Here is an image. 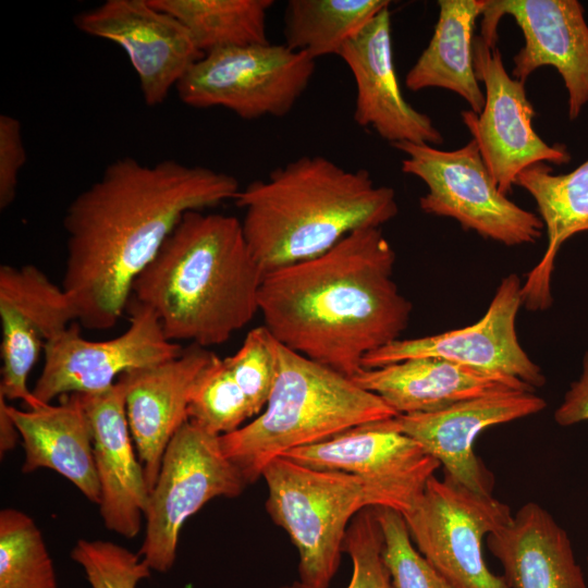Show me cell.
Listing matches in <instances>:
<instances>
[{
  "instance_id": "1",
  "label": "cell",
  "mask_w": 588,
  "mask_h": 588,
  "mask_svg": "<svg viewBox=\"0 0 588 588\" xmlns=\"http://www.w3.org/2000/svg\"><path fill=\"white\" fill-rule=\"evenodd\" d=\"M236 177L167 159H115L68 206L62 287L88 330L117 324L136 278L182 217L235 198Z\"/></svg>"
},
{
  "instance_id": "2",
  "label": "cell",
  "mask_w": 588,
  "mask_h": 588,
  "mask_svg": "<svg viewBox=\"0 0 588 588\" xmlns=\"http://www.w3.org/2000/svg\"><path fill=\"white\" fill-rule=\"evenodd\" d=\"M395 253L380 228L265 274L259 313L281 344L350 378L364 357L400 339L412 304L392 279Z\"/></svg>"
},
{
  "instance_id": "3",
  "label": "cell",
  "mask_w": 588,
  "mask_h": 588,
  "mask_svg": "<svg viewBox=\"0 0 588 588\" xmlns=\"http://www.w3.org/2000/svg\"><path fill=\"white\" fill-rule=\"evenodd\" d=\"M264 278L241 220L192 210L136 278L131 297L155 311L169 341L207 348L252 321Z\"/></svg>"
},
{
  "instance_id": "4",
  "label": "cell",
  "mask_w": 588,
  "mask_h": 588,
  "mask_svg": "<svg viewBox=\"0 0 588 588\" xmlns=\"http://www.w3.org/2000/svg\"><path fill=\"white\" fill-rule=\"evenodd\" d=\"M234 201L246 242L269 271L318 256L348 234L380 228L399 212L393 188L366 169L303 156L241 188Z\"/></svg>"
},
{
  "instance_id": "5",
  "label": "cell",
  "mask_w": 588,
  "mask_h": 588,
  "mask_svg": "<svg viewBox=\"0 0 588 588\" xmlns=\"http://www.w3.org/2000/svg\"><path fill=\"white\" fill-rule=\"evenodd\" d=\"M277 376L269 400L252 421L220 436L222 451L247 485L286 452L353 427L399 414L352 378L274 339Z\"/></svg>"
},
{
  "instance_id": "6",
  "label": "cell",
  "mask_w": 588,
  "mask_h": 588,
  "mask_svg": "<svg viewBox=\"0 0 588 588\" xmlns=\"http://www.w3.org/2000/svg\"><path fill=\"white\" fill-rule=\"evenodd\" d=\"M261 477L266 510L295 546L299 581L309 588L330 586L347 527L360 511L383 506L404 514L427 483L316 469L283 456L272 460Z\"/></svg>"
},
{
  "instance_id": "7",
  "label": "cell",
  "mask_w": 588,
  "mask_h": 588,
  "mask_svg": "<svg viewBox=\"0 0 588 588\" xmlns=\"http://www.w3.org/2000/svg\"><path fill=\"white\" fill-rule=\"evenodd\" d=\"M406 157L402 171L420 179L428 192L420 209L455 219L464 230L506 246L531 244L542 235V220L502 194L490 175L474 139L454 150L428 144L392 145Z\"/></svg>"
},
{
  "instance_id": "8",
  "label": "cell",
  "mask_w": 588,
  "mask_h": 588,
  "mask_svg": "<svg viewBox=\"0 0 588 588\" xmlns=\"http://www.w3.org/2000/svg\"><path fill=\"white\" fill-rule=\"evenodd\" d=\"M315 60L285 44L205 53L175 86L186 106L222 107L244 120L287 114L308 87Z\"/></svg>"
},
{
  "instance_id": "9",
  "label": "cell",
  "mask_w": 588,
  "mask_h": 588,
  "mask_svg": "<svg viewBox=\"0 0 588 588\" xmlns=\"http://www.w3.org/2000/svg\"><path fill=\"white\" fill-rule=\"evenodd\" d=\"M246 486L224 455L220 436L187 420L162 457L138 554L151 571L168 572L176 559L184 523L210 500L238 497Z\"/></svg>"
},
{
  "instance_id": "10",
  "label": "cell",
  "mask_w": 588,
  "mask_h": 588,
  "mask_svg": "<svg viewBox=\"0 0 588 588\" xmlns=\"http://www.w3.org/2000/svg\"><path fill=\"white\" fill-rule=\"evenodd\" d=\"M402 515L417 550L453 588H509L482 555L483 538L513 517L507 504L431 476Z\"/></svg>"
},
{
  "instance_id": "11",
  "label": "cell",
  "mask_w": 588,
  "mask_h": 588,
  "mask_svg": "<svg viewBox=\"0 0 588 588\" xmlns=\"http://www.w3.org/2000/svg\"><path fill=\"white\" fill-rule=\"evenodd\" d=\"M128 328L106 341L82 336L71 323L48 341L44 365L32 392L44 404L72 393L91 394L112 387L127 371L158 365L179 356L183 348L169 341L155 311L131 297Z\"/></svg>"
},
{
  "instance_id": "12",
  "label": "cell",
  "mask_w": 588,
  "mask_h": 588,
  "mask_svg": "<svg viewBox=\"0 0 588 588\" xmlns=\"http://www.w3.org/2000/svg\"><path fill=\"white\" fill-rule=\"evenodd\" d=\"M473 50L475 72L486 89L485 106L479 114L464 110L461 117L499 191L507 196L524 169L538 162L565 164L571 155L565 145H549L536 133V111L525 83L507 73L498 47L479 35Z\"/></svg>"
},
{
  "instance_id": "13",
  "label": "cell",
  "mask_w": 588,
  "mask_h": 588,
  "mask_svg": "<svg viewBox=\"0 0 588 588\" xmlns=\"http://www.w3.org/2000/svg\"><path fill=\"white\" fill-rule=\"evenodd\" d=\"M516 273L503 278L485 315L474 324L439 334L397 339L367 354L363 368L418 357H440L485 372L512 377L534 390L546 383L541 368L518 342L516 317L523 305Z\"/></svg>"
},
{
  "instance_id": "14",
  "label": "cell",
  "mask_w": 588,
  "mask_h": 588,
  "mask_svg": "<svg viewBox=\"0 0 588 588\" xmlns=\"http://www.w3.org/2000/svg\"><path fill=\"white\" fill-rule=\"evenodd\" d=\"M510 15L524 46L514 56L512 76L523 83L539 68L553 66L567 91V113L576 120L588 103V24L577 0H485L480 36L497 46L498 25Z\"/></svg>"
},
{
  "instance_id": "15",
  "label": "cell",
  "mask_w": 588,
  "mask_h": 588,
  "mask_svg": "<svg viewBox=\"0 0 588 588\" xmlns=\"http://www.w3.org/2000/svg\"><path fill=\"white\" fill-rule=\"evenodd\" d=\"M73 23L82 33L112 41L126 52L149 107L162 103L204 56L187 29L149 0H107L77 13Z\"/></svg>"
},
{
  "instance_id": "16",
  "label": "cell",
  "mask_w": 588,
  "mask_h": 588,
  "mask_svg": "<svg viewBox=\"0 0 588 588\" xmlns=\"http://www.w3.org/2000/svg\"><path fill=\"white\" fill-rule=\"evenodd\" d=\"M1 381L0 396L22 401L27 408L39 402L27 379L45 345L77 321L64 289L33 265L0 267Z\"/></svg>"
},
{
  "instance_id": "17",
  "label": "cell",
  "mask_w": 588,
  "mask_h": 588,
  "mask_svg": "<svg viewBox=\"0 0 588 588\" xmlns=\"http://www.w3.org/2000/svg\"><path fill=\"white\" fill-rule=\"evenodd\" d=\"M546 406L534 392L509 390L434 413L397 415L394 425L443 465L446 476L476 493L491 495L493 476L474 453L476 438L487 428L537 414Z\"/></svg>"
},
{
  "instance_id": "18",
  "label": "cell",
  "mask_w": 588,
  "mask_h": 588,
  "mask_svg": "<svg viewBox=\"0 0 588 588\" xmlns=\"http://www.w3.org/2000/svg\"><path fill=\"white\" fill-rule=\"evenodd\" d=\"M356 86L354 120L372 128L391 145H440L443 136L429 115L403 97L392 51L389 8L379 12L339 53Z\"/></svg>"
},
{
  "instance_id": "19",
  "label": "cell",
  "mask_w": 588,
  "mask_h": 588,
  "mask_svg": "<svg viewBox=\"0 0 588 588\" xmlns=\"http://www.w3.org/2000/svg\"><path fill=\"white\" fill-rule=\"evenodd\" d=\"M125 383L119 377L102 392L79 395L91 431L100 486V516L108 530L132 539L142 529L150 491L136 457L125 413Z\"/></svg>"
},
{
  "instance_id": "20",
  "label": "cell",
  "mask_w": 588,
  "mask_h": 588,
  "mask_svg": "<svg viewBox=\"0 0 588 588\" xmlns=\"http://www.w3.org/2000/svg\"><path fill=\"white\" fill-rule=\"evenodd\" d=\"M215 353L191 344L158 365L120 376L126 387L125 413L149 491L154 488L166 449L188 420L193 385Z\"/></svg>"
},
{
  "instance_id": "21",
  "label": "cell",
  "mask_w": 588,
  "mask_h": 588,
  "mask_svg": "<svg viewBox=\"0 0 588 588\" xmlns=\"http://www.w3.org/2000/svg\"><path fill=\"white\" fill-rule=\"evenodd\" d=\"M352 380L399 415L427 414L500 391H530L518 379L485 372L440 357H418L357 372Z\"/></svg>"
},
{
  "instance_id": "22",
  "label": "cell",
  "mask_w": 588,
  "mask_h": 588,
  "mask_svg": "<svg viewBox=\"0 0 588 588\" xmlns=\"http://www.w3.org/2000/svg\"><path fill=\"white\" fill-rule=\"evenodd\" d=\"M282 456L316 469L420 482H427L440 466L418 442L395 427L394 417L353 427Z\"/></svg>"
},
{
  "instance_id": "23",
  "label": "cell",
  "mask_w": 588,
  "mask_h": 588,
  "mask_svg": "<svg viewBox=\"0 0 588 588\" xmlns=\"http://www.w3.org/2000/svg\"><path fill=\"white\" fill-rule=\"evenodd\" d=\"M487 539L509 588H588L567 532L535 502Z\"/></svg>"
},
{
  "instance_id": "24",
  "label": "cell",
  "mask_w": 588,
  "mask_h": 588,
  "mask_svg": "<svg viewBox=\"0 0 588 588\" xmlns=\"http://www.w3.org/2000/svg\"><path fill=\"white\" fill-rule=\"evenodd\" d=\"M25 451L23 473L40 468L70 480L90 502L99 504L100 486L89 421L78 393L59 404L20 409L7 404Z\"/></svg>"
},
{
  "instance_id": "25",
  "label": "cell",
  "mask_w": 588,
  "mask_h": 588,
  "mask_svg": "<svg viewBox=\"0 0 588 588\" xmlns=\"http://www.w3.org/2000/svg\"><path fill=\"white\" fill-rule=\"evenodd\" d=\"M515 185L532 196L548 234L544 254L522 286L523 305L546 310L552 303L551 277L562 244L588 231V159L566 174H553L546 162L535 163L517 175Z\"/></svg>"
},
{
  "instance_id": "26",
  "label": "cell",
  "mask_w": 588,
  "mask_h": 588,
  "mask_svg": "<svg viewBox=\"0 0 588 588\" xmlns=\"http://www.w3.org/2000/svg\"><path fill=\"white\" fill-rule=\"evenodd\" d=\"M439 17L428 46L405 77L412 91L444 88L457 94L479 114L485 93L474 66V29L485 0H439Z\"/></svg>"
},
{
  "instance_id": "27",
  "label": "cell",
  "mask_w": 588,
  "mask_h": 588,
  "mask_svg": "<svg viewBox=\"0 0 588 588\" xmlns=\"http://www.w3.org/2000/svg\"><path fill=\"white\" fill-rule=\"evenodd\" d=\"M175 17L200 52L268 44L267 14L272 0H149Z\"/></svg>"
},
{
  "instance_id": "28",
  "label": "cell",
  "mask_w": 588,
  "mask_h": 588,
  "mask_svg": "<svg viewBox=\"0 0 588 588\" xmlns=\"http://www.w3.org/2000/svg\"><path fill=\"white\" fill-rule=\"evenodd\" d=\"M388 0H290L284 15L285 45L311 59L336 54Z\"/></svg>"
},
{
  "instance_id": "29",
  "label": "cell",
  "mask_w": 588,
  "mask_h": 588,
  "mask_svg": "<svg viewBox=\"0 0 588 588\" xmlns=\"http://www.w3.org/2000/svg\"><path fill=\"white\" fill-rule=\"evenodd\" d=\"M0 588H59L40 529L12 507L0 511Z\"/></svg>"
},
{
  "instance_id": "30",
  "label": "cell",
  "mask_w": 588,
  "mask_h": 588,
  "mask_svg": "<svg viewBox=\"0 0 588 588\" xmlns=\"http://www.w3.org/2000/svg\"><path fill=\"white\" fill-rule=\"evenodd\" d=\"M187 415L188 420L218 436L237 430L246 419L254 417L224 358L215 355L198 375Z\"/></svg>"
},
{
  "instance_id": "31",
  "label": "cell",
  "mask_w": 588,
  "mask_h": 588,
  "mask_svg": "<svg viewBox=\"0 0 588 588\" xmlns=\"http://www.w3.org/2000/svg\"><path fill=\"white\" fill-rule=\"evenodd\" d=\"M375 509L382 531V558L391 588H453L415 548L403 515L390 507Z\"/></svg>"
},
{
  "instance_id": "32",
  "label": "cell",
  "mask_w": 588,
  "mask_h": 588,
  "mask_svg": "<svg viewBox=\"0 0 588 588\" xmlns=\"http://www.w3.org/2000/svg\"><path fill=\"white\" fill-rule=\"evenodd\" d=\"M71 559L82 567L91 588H136L151 573L138 553L107 540L79 539Z\"/></svg>"
},
{
  "instance_id": "33",
  "label": "cell",
  "mask_w": 588,
  "mask_h": 588,
  "mask_svg": "<svg viewBox=\"0 0 588 588\" xmlns=\"http://www.w3.org/2000/svg\"><path fill=\"white\" fill-rule=\"evenodd\" d=\"M383 537L375 507L360 511L350 523L343 552L352 561L346 588H391L390 575L382 558ZM282 588H309L299 580Z\"/></svg>"
},
{
  "instance_id": "34",
  "label": "cell",
  "mask_w": 588,
  "mask_h": 588,
  "mask_svg": "<svg viewBox=\"0 0 588 588\" xmlns=\"http://www.w3.org/2000/svg\"><path fill=\"white\" fill-rule=\"evenodd\" d=\"M224 359L254 417L259 415L269 400L277 376L274 338L265 326L252 329L241 347Z\"/></svg>"
},
{
  "instance_id": "35",
  "label": "cell",
  "mask_w": 588,
  "mask_h": 588,
  "mask_svg": "<svg viewBox=\"0 0 588 588\" xmlns=\"http://www.w3.org/2000/svg\"><path fill=\"white\" fill-rule=\"evenodd\" d=\"M26 161L22 126L16 118L0 115V208L7 209L14 200L19 172Z\"/></svg>"
},
{
  "instance_id": "36",
  "label": "cell",
  "mask_w": 588,
  "mask_h": 588,
  "mask_svg": "<svg viewBox=\"0 0 588 588\" xmlns=\"http://www.w3.org/2000/svg\"><path fill=\"white\" fill-rule=\"evenodd\" d=\"M554 420L563 427L588 420V352L583 358L579 378L571 383L563 402L554 412Z\"/></svg>"
},
{
  "instance_id": "37",
  "label": "cell",
  "mask_w": 588,
  "mask_h": 588,
  "mask_svg": "<svg viewBox=\"0 0 588 588\" xmlns=\"http://www.w3.org/2000/svg\"><path fill=\"white\" fill-rule=\"evenodd\" d=\"M8 401L0 396V453L10 452L21 438L17 427L7 408Z\"/></svg>"
},
{
  "instance_id": "38",
  "label": "cell",
  "mask_w": 588,
  "mask_h": 588,
  "mask_svg": "<svg viewBox=\"0 0 588 588\" xmlns=\"http://www.w3.org/2000/svg\"><path fill=\"white\" fill-rule=\"evenodd\" d=\"M587 575H588V556H587Z\"/></svg>"
}]
</instances>
